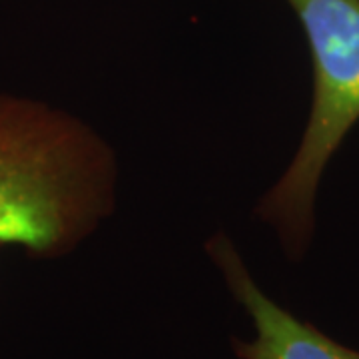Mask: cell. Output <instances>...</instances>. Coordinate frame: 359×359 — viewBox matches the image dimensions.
Listing matches in <instances>:
<instances>
[{
	"label": "cell",
	"instance_id": "cell-2",
	"mask_svg": "<svg viewBox=\"0 0 359 359\" xmlns=\"http://www.w3.org/2000/svg\"><path fill=\"white\" fill-rule=\"evenodd\" d=\"M308 40L313 98L290 166L257 208L292 257L304 256L316 228L325 168L359 122V0H285Z\"/></svg>",
	"mask_w": 359,
	"mask_h": 359
},
{
	"label": "cell",
	"instance_id": "cell-3",
	"mask_svg": "<svg viewBox=\"0 0 359 359\" xmlns=\"http://www.w3.org/2000/svg\"><path fill=\"white\" fill-rule=\"evenodd\" d=\"M205 250L218 266L233 299L252 321L250 339H231L238 359H359L358 349L335 341L313 323L297 318L271 299L252 278L238 248L218 231L208 240Z\"/></svg>",
	"mask_w": 359,
	"mask_h": 359
},
{
	"label": "cell",
	"instance_id": "cell-1",
	"mask_svg": "<svg viewBox=\"0 0 359 359\" xmlns=\"http://www.w3.org/2000/svg\"><path fill=\"white\" fill-rule=\"evenodd\" d=\"M112 148L78 116L0 92V244L56 259L114 212Z\"/></svg>",
	"mask_w": 359,
	"mask_h": 359
}]
</instances>
